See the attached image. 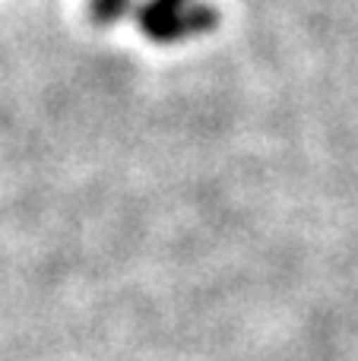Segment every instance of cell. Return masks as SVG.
<instances>
[{"label":"cell","mask_w":358,"mask_h":361,"mask_svg":"<svg viewBox=\"0 0 358 361\" xmlns=\"http://www.w3.org/2000/svg\"><path fill=\"white\" fill-rule=\"evenodd\" d=\"M127 10V0H89V13L95 16V23H114L121 13Z\"/></svg>","instance_id":"cell-2"},{"label":"cell","mask_w":358,"mask_h":361,"mask_svg":"<svg viewBox=\"0 0 358 361\" xmlns=\"http://www.w3.org/2000/svg\"><path fill=\"white\" fill-rule=\"evenodd\" d=\"M140 25L152 42H181L213 29V10L200 0H149L140 13Z\"/></svg>","instance_id":"cell-1"}]
</instances>
